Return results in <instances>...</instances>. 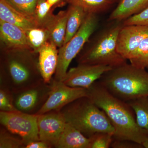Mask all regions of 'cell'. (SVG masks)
I'll return each instance as SVG.
<instances>
[{"instance_id": "1", "label": "cell", "mask_w": 148, "mask_h": 148, "mask_svg": "<svg viewBox=\"0 0 148 148\" xmlns=\"http://www.w3.org/2000/svg\"><path fill=\"white\" fill-rule=\"evenodd\" d=\"M88 97L103 110L114 129V140H128L143 145L148 133L139 127L134 111L126 102L119 99L98 80L88 88Z\"/></svg>"}, {"instance_id": "2", "label": "cell", "mask_w": 148, "mask_h": 148, "mask_svg": "<svg viewBox=\"0 0 148 148\" xmlns=\"http://www.w3.org/2000/svg\"><path fill=\"white\" fill-rule=\"evenodd\" d=\"M34 53L30 51L5 52L1 60L0 87L16 92L44 81L39 69L38 58L33 55Z\"/></svg>"}, {"instance_id": "3", "label": "cell", "mask_w": 148, "mask_h": 148, "mask_svg": "<svg viewBox=\"0 0 148 148\" xmlns=\"http://www.w3.org/2000/svg\"><path fill=\"white\" fill-rule=\"evenodd\" d=\"M98 81L111 94L124 102L148 96V72L130 64L112 68Z\"/></svg>"}, {"instance_id": "4", "label": "cell", "mask_w": 148, "mask_h": 148, "mask_svg": "<svg viewBox=\"0 0 148 148\" xmlns=\"http://www.w3.org/2000/svg\"><path fill=\"white\" fill-rule=\"evenodd\" d=\"M123 21H112L93 38L89 39L77 56L78 64L101 65L118 67L126 60L117 50V40Z\"/></svg>"}, {"instance_id": "5", "label": "cell", "mask_w": 148, "mask_h": 148, "mask_svg": "<svg viewBox=\"0 0 148 148\" xmlns=\"http://www.w3.org/2000/svg\"><path fill=\"white\" fill-rule=\"evenodd\" d=\"M66 122L89 138L97 132L114 134V129L105 112L88 97L79 98L61 109Z\"/></svg>"}, {"instance_id": "6", "label": "cell", "mask_w": 148, "mask_h": 148, "mask_svg": "<svg viewBox=\"0 0 148 148\" xmlns=\"http://www.w3.org/2000/svg\"><path fill=\"white\" fill-rule=\"evenodd\" d=\"M99 22L97 14L88 13L76 34L69 42L59 48L58 65L53 78L54 80L63 82L71 62L77 57L97 30Z\"/></svg>"}, {"instance_id": "7", "label": "cell", "mask_w": 148, "mask_h": 148, "mask_svg": "<svg viewBox=\"0 0 148 148\" xmlns=\"http://www.w3.org/2000/svg\"><path fill=\"white\" fill-rule=\"evenodd\" d=\"M38 115L17 111L11 112L0 111L1 125L22 139L25 145L40 140L38 126Z\"/></svg>"}, {"instance_id": "8", "label": "cell", "mask_w": 148, "mask_h": 148, "mask_svg": "<svg viewBox=\"0 0 148 148\" xmlns=\"http://www.w3.org/2000/svg\"><path fill=\"white\" fill-rule=\"evenodd\" d=\"M51 89L50 84L44 81L31 87L12 92L14 107L19 112L38 114L47 101Z\"/></svg>"}, {"instance_id": "9", "label": "cell", "mask_w": 148, "mask_h": 148, "mask_svg": "<svg viewBox=\"0 0 148 148\" xmlns=\"http://www.w3.org/2000/svg\"><path fill=\"white\" fill-rule=\"evenodd\" d=\"M51 84V89L47 101L37 115L49 111H60L77 99L88 97V90L86 88L71 87L63 82L56 81L53 79Z\"/></svg>"}, {"instance_id": "10", "label": "cell", "mask_w": 148, "mask_h": 148, "mask_svg": "<svg viewBox=\"0 0 148 148\" xmlns=\"http://www.w3.org/2000/svg\"><path fill=\"white\" fill-rule=\"evenodd\" d=\"M112 69L110 66L105 65L78 64L67 71L63 82L71 87L88 89Z\"/></svg>"}, {"instance_id": "11", "label": "cell", "mask_w": 148, "mask_h": 148, "mask_svg": "<svg viewBox=\"0 0 148 148\" xmlns=\"http://www.w3.org/2000/svg\"><path fill=\"white\" fill-rule=\"evenodd\" d=\"M66 122L61 111H49L38 115V126L39 140L56 148Z\"/></svg>"}, {"instance_id": "12", "label": "cell", "mask_w": 148, "mask_h": 148, "mask_svg": "<svg viewBox=\"0 0 148 148\" xmlns=\"http://www.w3.org/2000/svg\"><path fill=\"white\" fill-rule=\"evenodd\" d=\"M148 37V26L130 25L123 26L117 40L118 52L125 60H130L135 55L143 40Z\"/></svg>"}, {"instance_id": "13", "label": "cell", "mask_w": 148, "mask_h": 148, "mask_svg": "<svg viewBox=\"0 0 148 148\" xmlns=\"http://www.w3.org/2000/svg\"><path fill=\"white\" fill-rule=\"evenodd\" d=\"M0 39L5 52H33L27 35L21 28L0 20Z\"/></svg>"}, {"instance_id": "14", "label": "cell", "mask_w": 148, "mask_h": 148, "mask_svg": "<svg viewBox=\"0 0 148 148\" xmlns=\"http://www.w3.org/2000/svg\"><path fill=\"white\" fill-rule=\"evenodd\" d=\"M50 41L45 43L39 51L38 65L44 81L50 84L56 71L58 49Z\"/></svg>"}, {"instance_id": "15", "label": "cell", "mask_w": 148, "mask_h": 148, "mask_svg": "<svg viewBox=\"0 0 148 148\" xmlns=\"http://www.w3.org/2000/svg\"><path fill=\"white\" fill-rule=\"evenodd\" d=\"M0 20L17 26L24 32L38 27L34 18L17 10L5 0H0Z\"/></svg>"}, {"instance_id": "16", "label": "cell", "mask_w": 148, "mask_h": 148, "mask_svg": "<svg viewBox=\"0 0 148 148\" xmlns=\"http://www.w3.org/2000/svg\"><path fill=\"white\" fill-rule=\"evenodd\" d=\"M148 7V0H120L109 17L110 21H123Z\"/></svg>"}, {"instance_id": "17", "label": "cell", "mask_w": 148, "mask_h": 148, "mask_svg": "<svg viewBox=\"0 0 148 148\" xmlns=\"http://www.w3.org/2000/svg\"><path fill=\"white\" fill-rule=\"evenodd\" d=\"M89 138L66 122L56 148H89Z\"/></svg>"}, {"instance_id": "18", "label": "cell", "mask_w": 148, "mask_h": 148, "mask_svg": "<svg viewBox=\"0 0 148 148\" xmlns=\"http://www.w3.org/2000/svg\"><path fill=\"white\" fill-rule=\"evenodd\" d=\"M67 19V10L60 11L54 14L45 27L49 32V41L59 48L64 44Z\"/></svg>"}, {"instance_id": "19", "label": "cell", "mask_w": 148, "mask_h": 148, "mask_svg": "<svg viewBox=\"0 0 148 148\" xmlns=\"http://www.w3.org/2000/svg\"><path fill=\"white\" fill-rule=\"evenodd\" d=\"M67 12V25L64 44L76 34L88 14L81 8L73 5H70Z\"/></svg>"}, {"instance_id": "20", "label": "cell", "mask_w": 148, "mask_h": 148, "mask_svg": "<svg viewBox=\"0 0 148 148\" xmlns=\"http://www.w3.org/2000/svg\"><path fill=\"white\" fill-rule=\"evenodd\" d=\"M134 111L139 127L148 133V96L126 102Z\"/></svg>"}, {"instance_id": "21", "label": "cell", "mask_w": 148, "mask_h": 148, "mask_svg": "<svg viewBox=\"0 0 148 148\" xmlns=\"http://www.w3.org/2000/svg\"><path fill=\"white\" fill-rule=\"evenodd\" d=\"M70 4L81 8L87 13L98 14L108 9L114 3L112 0H65Z\"/></svg>"}, {"instance_id": "22", "label": "cell", "mask_w": 148, "mask_h": 148, "mask_svg": "<svg viewBox=\"0 0 148 148\" xmlns=\"http://www.w3.org/2000/svg\"><path fill=\"white\" fill-rule=\"evenodd\" d=\"M33 52L38 53L41 48L49 40V32L45 28L36 27L25 31Z\"/></svg>"}, {"instance_id": "23", "label": "cell", "mask_w": 148, "mask_h": 148, "mask_svg": "<svg viewBox=\"0 0 148 148\" xmlns=\"http://www.w3.org/2000/svg\"><path fill=\"white\" fill-rule=\"evenodd\" d=\"M53 8L47 0H38L34 16L38 27L45 28L54 16Z\"/></svg>"}, {"instance_id": "24", "label": "cell", "mask_w": 148, "mask_h": 148, "mask_svg": "<svg viewBox=\"0 0 148 148\" xmlns=\"http://www.w3.org/2000/svg\"><path fill=\"white\" fill-rule=\"evenodd\" d=\"M25 147L20 137L1 125L0 148H25Z\"/></svg>"}, {"instance_id": "25", "label": "cell", "mask_w": 148, "mask_h": 148, "mask_svg": "<svg viewBox=\"0 0 148 148\" xmlns=\"http://www.w3.org/2000/svg\"><path fill=\"white\" fill-rule=\"evenodd\" d=\"M130 64L137 68L146 69L148 66V37L143 40L135 55L130 59Z\"/></svg>"}, {"instance_id": "26", "label": "cell", "mask_w": 148, "mask_h": 148, "mask_svg": "<svg viewBox=\"0 0 148 148\" xmlns=\"http://www.w3.org/2000/svg\"><path fill=\"white\" fill-rule=\"evenodd\" d=\"M11 5L25 15L34 18L38 0H5Z\"/></svg>"}, {"instance_id": "27", "label": "cell", "mask_w": 148, "mask_h": 148, "mask_svg": "<svg viewBox=\"0 0 148 148\" xmlns=\"http://www.w3.org/2000/svg\"><path fill=\"white\" fill-rule=\"evenodd\" d=\"M89 148H108L113 141V134L97 132L89 138Z\"/></svg>"}, {"instance_id": "28", "label": "cell", "mask_w": 148, "mask_h": 148, "mask_svg": "<svg viewBox=\"0 0 148 148\" xmlns=\"http://www.w3.org/2000/svg\"><path fill=\"white\" fill-rule=\"evenodd\" d=\"M0 111L7 112L18 111L13 103L12 92L10 90L0 87Z\"/></svg>"}, {"instance_id": "29", "label": "cell", "mask_w": 148, "mask_h": 148, "mask_svg": "<svg viewBox=\"0 0 148 148\" xmlns=\"http://www.w3.org/2000/svg\"><path fill=\"white\" fill-rule=\"evenodd\" d=\"M123 26L141 25L148 26V7L138 14L133 15L123 21Z\"/></svg>"}, {"instance_id": "30", "label": "cell", "mask_w": 148, "mask_h": 148, "mask_svg": "<svg viewBox=\"0 0 148 148\" xmlns=\"http://www.w3.org/2000/svg\"><path fill=\"white\" fill-rule=\"evenodd\" d=\"M114 148H140L143 147V145L128 140H114L111 145Z\"/></svg>"}, {"instance_id": "31", "label": "cell", "mask_w": 148, "mask_h": 148, "mask_svg": "<svg viewBox=\"0 0 148 148\" xmlns=\"http://www.w3.org/2000/svg\"><path fill=\"white\" fill-rule=\"evenodd\" d=\"M50 146L45 142L41 140L34 141L26 145L25 148H51Z\"/></svg>"}, {"instance_id": "32", "label": "cell", "mask_w": 148, "mask_h": 148, "mask_svg": "<svg viewBox=\"0 0 148 148\" xmlns=\"http://www.w3.org/2000/svg\"><path fill=\"white\" fill-rule=\"evenodd\" d=\"M63 0H47L48 2L51 5L52 7L54 8L56 5H58L61 3Z\"/></svg>"}, {"instance_id": "33", "label": "cell", "mask_w": 148, "mask_h": 148, "mask_svg": "<svg viewBox=\"0 0 148 148\" xmlns=\"http://www.w3.org/2000/svg\"><path fill=\"white\" fill-rule=\"evenodd\" d=\"M143 145L144 147L148 148V139L143 143Z\"/></svg>"}, {"instance_id": "34", "label": "cell", "mask_w": 148, "mask_h": 148, "mask_svg": "<svg viewBox=\"0 0 148 148\" xmlns=\"http://www.w3.org/2000/svg\"><path fill=\"white\" fill-rule=\"evenodd\" d=\"M112 1H113V2L114 3L116 2L117 1H119V0H112ZM119 1H120V0H119Z\"/></svg>"}, {"instance_id": "35", "label": "cell", "mask_w": 148, "mask_h": 148, "mask_svg": "<svg viewBox=\"0 0 148 148\" xmlns=\"http://www.w3.org/2000/svg\"><path fill=\"white\" fill-rule=\"evenodd\" d=\"M147 69H148V66H147Z\"/></svg>"}]
</instances>
